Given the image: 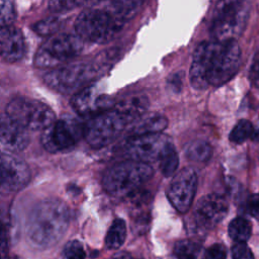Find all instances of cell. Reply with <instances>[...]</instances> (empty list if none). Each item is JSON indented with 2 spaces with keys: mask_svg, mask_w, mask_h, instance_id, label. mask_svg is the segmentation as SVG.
<instances>
[{
  "mask_svg": "<svg viewBox=\"0 0 259 259\" xmlns=\"http://www.w3.org/2000/svg\"><path fill=\"white\" fill-rule=\"evenodd\" d=\"M148 106L149 100L146 96L135 95L119 101L114 105V108L122 114L130 123H133L136 119L145 114Z\"/></svg>",
  "mask_w": 259,
  "mask_h": 259,
  "instance_id": "cell-19",
  "label": "cell"
},
{
  "mask_svg": "<svg viewBox=\"0 0 259 259\" xmlns=\"http://www.w3.org/2000/svg\"><path fill=\"white\" fill-rule=\"evenodd\" d=\"M171 140L161 134L137 135L130 137L123 144V153L132 160L149 163L159 159L164 147Z\"/></svg>",
  "mask_w": 259,
  "mask_h": 259,
  "instance_id": "cell-11",
  "label": "cell"
},
{
  "mask_svg": "<svg viewBox=\"0 0 259 259\" xmlns=\"http://www.w3.org/2000/svg\"><path fill=\"white\" fill-rule=\"evenodd\" d=\"M251 224L244 218H236L229 225V235L238 243H246L251 236Z\"/></svg>",
  "mask_w": 259,
  "mask_h": 259,
  "instance_id": "cell-23",
  "label": "cell"
},
{
  "mask_svg": "<svg viewBox=\"0 0 259 259\" xmlns=\"http://www.w3.org/2000/svg\"><path fill=\"white\" fill-rule=\"evenodd\" d=\"M256 131L253 124L247 119L239 120L230 133V141L235 144H242L247 139H254Z\"/></svg>",
  "mask_w": 259,
  "mask_h": 259,
  "instance_id": "cell-25",
  "label": "cell"
},
{
  "mask_svg": "<svg viewBox=\"0 0 259 259\" xmlns=\"http://www.w3.org/2000/svg\"><path fill=\"white\" fill-rule=\"evenodd\" d=\"M200 252V246L190 240H182L175 244L174 255L176 259H196Z\"/></svg>",
  "mask_w": 259,
  "mask_h": 259,
  "instance_id": "cell-27",
  "label": "cell"
},
{
  "mask_svg": "<svg viewBox=\"0 0 259 259\" xmlns=\"http://www.w3.org/2000/svg\"><path fill=\"white\" fill-rule=\"evenodd\" d=\"M152 175L153 169L148 163L130 159L111 166L104 173L102 184L109 194L123 197L133 193Z\"/></svg>",
  "mask_w": 259,
  "mask_h": 259,
  "instance_id": "cell-3",
  "label": "cell"
},
{
  "mask_svg": "<svg viewBox=\"0 0 259 259\" xmlns=\"http://www.w3.org/2000/svg\"><path fill=\"white\" fill-rule=\"evenodd\" d=\"M124 19L113 11L97 8L85 9L75 20V33L84 41L105 44L122 28Z\"/></svg>",
  "mask_w": 259,
  "mask_h": 259,
  "instance_id": "cell-2",
  "label": "cell"
},
{
  "mask_svg": "<svg viewBox=\"0 0 259 259\" xmlns=\"http://www.w3.org/2000/svg\"><path fill=\"white\" fill-rule=\"evenodd\" d=\"M167 118L159 113H150L147 115L143 114L134 121L131 132L133 136L159 134L167 127Z\"/></svg>",
  "mask_w": 259,
  "mask_h": 259,
  "instance_id": "cell-20",
  "label": "cell"
},
{
  "mask_svg": "<svg viewBox=\"0 0 259 259\" xmlns=\"http://www.w3.org/2000/svg\"><path fill=\"white\" fill-rule=\"evenodd\" d=\"M25 41L19 28L13 24L0 27V57L7 63H15L22 59Z\"/></svg>",
  "mask_w": 259,
  "mask_h": 259,
  "instance_id": "cell-18",
  "label": "cell"
},
{
  "mask_svg": "<svg viewBox=\"0 0 259 259\" xmlns=\"http://www.w3.org/2000/svg\"><path fill=\"white\" fill-rule=\"evenodd\" d=\"M233 259H254L253 253L245 243L235 244L232 248Z\"/></svg>",
  "mask_w": 259,
  "mask_h": 259,
  "instance_id": "cell-32",
  "label": "cell"
},
{
  "mask_svg": "<svg viewBox=\"0 0 259 259\" xmlns=\"http://www.w3.org/2000/svg\"><path fill=\"white\" fill-rule=\"evenodd\" d=\"M247 210L251 217L259 221V194L254 193L249 196L247 201Z\"/></svg>",
  "mask_w": 259,
  "mask_h": 259,
  "instance_id": "cell-35",
  "label": "cell"
},
{
  "mask_svg": "<svg viewBox=\"0 0 259 259\" xmlns=\"http://www.w3.org/2000/svg\"><path fill=\"white\" fill-rule=\"evenodd\" d=\"M16 18L14 6L10 0H0V27L13 24Z\"/></svg>",
  "mask_w": 259,
  "mask_h": 259,
  "instance_id": "cell-30",
  "label": "cell"
},
{
  "mask_svg": "<svg viewBox=\"0 0 259 259\" xmlns=\"http://www.w3.org/2000/svg\"><path fill=\"white\" fill-rule=\"evenodd\" d=\"M69 221V209L63 201L44 200L34 206L27 219V240L37 248L52 247L65 235Z\"/></svg>",
  "mask_w": 259,
  "mask_h": 259,
  "instance_id": "cell-1",
  "label": "cell"
},
{
  "mask_svg": "<svg viewBox=\"0 0 259 259\" xmlns=\"http://www.w3.org/2000/svg\"><path fill=\"white\" fill-rule=\"evenodd\" d=\"M71 104L80 115L93 116L111 108V99L101 93L97 85L89 84L74 93Z\"/></svg>",
  "mask_w": 259,
  "mask_h": 259,
  "instance_id": "cell-14",
  "label": "cell"
},
{
  "mask_svg": "<svg viewBox=\"0 0 259 259\" xmlns=\"http://www.w3.org/2000/svg\"><path fill=\"white\" fill-rule=\"evenodd\" d=\"M6 113L28 132L44 131L56 120L55 113L50 106L28 97L12 99L6 107Z\"/></svg>",
  "mask_w": 259,
  "mask_h": 259,
  "instance_id": "cell-8",
  "label": "cell"
},
{
  "mask_svg": "<svg viewBox=\"0 0 259 259\" xmlns=\"http://www.w3.org/2000/svg\"><path fill=\"white\" fill-rule=\"evenodd\" d=\"M229 204L226 198L210 193L200 198L195 209V219L201 227L210 229L219 224L228 213Z\"/></svg>",
  "mask_w": 259,
  "mask_h": 259,
  "instance_id": "cell-15",
  "label": "cell"
},
{
  "mask_svg": "<svg viewBox=\"0 0 259 259\" xmlns=\"http://www.w3.org/2000/svg\"><path fill=\"white\" fill-rule=\"evenodd\" d=\"M249 17L247 0H219L214 7L211 35L215 41L237 40Z\"/></svg>",
  "mask_w": 259,
  "mask_h": 259,
  "instance_id": "cell-4",
  "label": "cell"
},
{
  "mask_svg": "<svg viewBox=\"0 0 259 259\" xmlns=\"http://www.w3.org/2000/svg\"><path fill=\"white\" fill-rule=\"evenodd\" d=\"M240 61L241 49L237 40L215 41L207 74L208 85L221 86L230 81L236 75Z\"/></svg>",
  "mask_w": 259,
  "mask_h": 259,
  "instance_id": "cell-9",
  "label": "cell"
},
{
  "mask_svg": "<svg viewBox=\"0 0 259 259\" xmlns=\"http://www.w3.org/2000/svg\"><path fill=\"white\" fill-rule=\"evenodd\" d=\"M84 48L76 33H56L41 44L34 56V66L37 68H56L69 63L79 56Z\"/></svg>",
  "mask_w": 259,
  "mask_h": 259,
  "instance_id": "cell-6",
  "label": "cell"
},
{
  "mask_svg": "<svg viewBox=\"0 0 259 259\" xmlns=\"http://www.w3.org/2000/svg\"><path fill=\"white\" fill-rule=\"evenodd\" d=\"M8 254V235L5 225L0 221V259H5Z\"/></svg>",
  "mask_w": 259,
  "mask_h": 259,
  "instance_id": "cell-34",
  "label": "cell"
},
{
  "mask_svg": "<svg viewBox=\"0 0 259 259\" xmlns=\"http://www.w3.org/2000/svg\"><path fill=\"white\" fill-rule=\"evenodd\" d=\"M214 45V40L203 41L196 47L193 53L189 73L190 83L194 89L203 90L208 86L207 74Z\"/></svg>",
  "mask_w": 259,
  "mask_h": 259,
  "instance_id": "cell-16",
  "label": "cell"
},
{
  "mask_svg": "<svg viewBox=\"0 0 259 259\" xmlns=\"http://www.w3.org/2000/svg\"><path fill=\"white\" fill-rule=\"evenodd\" d=\"M185 154L188 159L195 162H205L212 155L211 146L204 141H195L187 145Z\"/></svg>",
  "mask_w": 259,
  "mask_h": 259,
  "instance_id": "cell-24",
  "label": "cell"
},
{
  "mask_svg": "<svg viewBox=\"0 0 259 259\" xmlns=\"http://www.w3.org/2000/svg\"><path fill=\"white\" fill-rule=\"evenodd\" d=\"M111 259H134V258L128 253L119 252V253L115 254L113 257H111Z\"/></svg>",
  "mask_w": 259,
  "mask_h": 259,
  "instance_id": "cell-37",
  "label": "cell"
},
{
  "mask_svg": "<svg viewBox=\"0 0 259 259\" xmlns=\"http://www.w3.org/2000/svg\"><path fill=\"white\" fill-rule=\"evenodd\" d=\"M81 135L83 125L71 118H60L42 131L41 144L51 153L64 151L73 147Z\"/></svg>",
  "mask_w": 259,
  "mask_h": 259,
  "instance_id": "cell-10",
  "label": "cell"
},
{
  "mask_svg": "<svg viewBox=\"0 0 259 259\" xmlns=\"http://www.w3.org/2000/svg\"><path fill=\"white\" fill-rule=\"evenodd\" d=\"M89 0H49V9L54 13L70 11Z\"/></svg>",
  "mask_w": 259,
  "mask_h": 259,
  "instance_id": "cell-29",
  "label": "cell"
},
{
  "mask_svg": "<svg viewBox=\"0 0 259 259\" xmlns=\"http://www.w3.org/2000/svg\"><path fill=\"white\" fill-rule=\"evenodd\" d=\"M65 259H85V251L83 245L77 241H70L68 242L63 250Z\"/></svg>",
  "mask_w": 259,
  "mask_h": 259,
  "instance_id": "cell-31",
  "label": "cell"
},
{
  "mask_svg": "<svg viewBox=\"0 0 259 259\" xmlns=\"http://www.w3.org/2000/svg\"><path fill=\"white\" fill-rule=\"evenodd\" d=\"M147 0H111L112 11L126 21Z\"/></svg>",
  "mask_w": 259,
  "mask_h": 259,
  "instance_id": "cell-26",
  "label": "cell"
},
{
  "mask_svg": "<svg viewBox=\"0 0 259 259\" xmlns=\"http://www.w3.org/2000/svg\"><path fill=\"white\" fill-rule=\"evenodd\" d=\"M126 237V227L125 223L121 219H116L111 224L106 237L105 244L109 249L119 248L125 241Z\"/></svg>",
  "mask_w": 259,
  "mask_h": 259,
  "instance_id": "cell-22",
  "label": "cell"
},
{
  "mask_svg": "<svg viewBox=\"0 0 259 259\" xmlns=\"http://www.w3.org/2000/svg\"><path fill=\"white\" fill-rule=\"evenodd\" d=\"M30 179L26 163L6 152L0 151V187L8 191L23 188Z\"/></svg>",
  "mask_w": 259,
  "mask_h": 259,
  "instance_id": "cell-13",
  "label": "cell"
},
{
  "mask_svg": "<svg viewBox=\"0 0 259 259\" xmlns=\"http://www.w3.org/2000/svg\"><path fill=\"white\" fill-rule=\"evenodd\" d=\"M28 131L6 112L0 113V143L10 151H23L29 145Z\"/></svg>",
  "mask_w": 259,
  "mask_h": 259,
  "instance_id": "cell-17",
  "label": "cell"
},
{
  "mask_svg": "<svg viewBox=\"0 0 259 259\" xmlns=\"http://www.w3.org/2000/svg\"><path fill=\"white\" fill-rule=\"evenodd\" d=\"M130 122L114 107L91 116L83 125V137L93 148L113 142Z\"/></svg>",
  "mask_w": 259,
  "mask_h": 259,
  "instance_id": "cell-7",
  "label": "cell"
},
{
  "mask_svg": "<svg viewBox=\"0 0 259 259\" xmlns=\"http://www.w3.org/2000/svg\"><path fill=\"white\" fill-rule=\"evenodd\" d=\"M61 26V22L58 18H47L40 20L32 25V29L41 36H52L57 33Z\"/></svg>",
  "mask_w": 259,
  "mask_h": 259,
  "instance_id": "cell-28",
  "label": "cell"
},
{
  "mask_svg": "<svg viewBox=\"0 0 259 259\" xmlns=\"http://www.w3.org/2000/svg\"><path fill=\"white\" fill-rule=\"evenodd\" d=\"M197 188V176L192 168L182 169L172 180L167 197L171 204L181 213L186 212L193 201Z\"/></svg>",
  "mask_w": 259,
  "mask_h": 259,
  "instance_id": "cell-12",
  "label": "cell"
},
{
  "mask_svg": "<svg viewBox=\"0 0 259 259\" xmlns=\"http://www.w3.org/2000/svg\"><path fill=\"white\" fill-rule=\"evenodd\" d=\"M227 250L222 244L211 245L205 251V259H226Z\"/></svg>",
  "mask_w": 259,
  "mask_h": 259,
  "instance_id": "cell-33",
  "label": "cell"
},
{
  "mask_svg": "<svg viewBox=\"0 0 259 259\" xmlns=\"http://www.w3.org/2000/svg\"><path fill=\"white\" fill-rule=\"evenodd\" d=\"M99 68L90 62L67 63L51 69L44 76L45 83L57 92L76 93L98 76Z\"/></svg>",
  "mask_w": 259,
  "mask_h": 259,
  "instance_id": "cell-5",
  "label": "cell"
},
{
  "mask_svg": "<svg viewBox=\"0 0 259 259\" xmlns=\"http://www.w3.org/2000/svg\"><path fill=\"white\" fill-rule=\"evenodd\" d=\"M250 79L252 83L259 89V61H256L250 70Z\"/></svg>",
  "mask_w": 259,
  "mask_h": 259,
  "instance_id": "cell-36",
  "label": "cell"
},
{
  "mask_svg": "<svg viewBox=\"0 0 259 259\" xmlns=\"http://www.w3.org/2000/svg\"><path fill=\"white\" fill-rule=\"evenodd\" d=\"M158 160L160 164V169L164 176L169 177L175 173L179 164V158L172 142H169L164 147Z\"/></svg>",
  "mask_w": 259,
  "mask_h": 259,
  "instance_id": "cell-21",
  "label": "cell"
}]
</instances>
